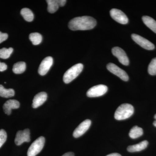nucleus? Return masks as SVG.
<instances>
[{
  "label": "nucleus",
  "instance_id": "c85d7f7f",
  "mask_svg": "<svg viewBox=\"0 0 156 156\" xmlns=\"http://www.w3.org/2000/svg\"><path fill=\"white\" fill-rule=\"evenodd\" d=\"M62 156H74V154L73 152H68Z\"/></svg>",
  "mask_w": 156,
  "mask_h": 156
},
{
  "label": "nucleus",
  "instance_id": "aec40b11",
  "mask_svg": "<svg viewBox=\"0 0 156 156\" xmlns=\"http://www.w3.org/2000/svg\"><path fill=\"white\" fill-rule=\"evenodd\" d=\"M15 94L14 89H6L2 85H0V96L2 97L10 98L13 97Z\"/></svg>",
  "mask_w": 156,
  "mask_h": 156
},
{
  "label": "nucleus",
  "instance_id": "6e6552de",
  "mask_svg": "<svg viewBox=\"0 0 156 156\" xmlns=\"http://www.w3.org/2000/svg\"><path fill=\"white\" fill-rule=\"evenodd\" d=\"M112 18L119 23L126 24L128 23V19L126 14L119 9H112L110 11Z\"/></svg>",
  "mask_w": 156,
  "mask_h": 156
},
{
  "label": "nucleus",
  "instance_id": "f8f14e48",
  "mask_svg": "<svg viewBox=\"0 0 156 156\" xmlns=\"http://www.w3.org/2000/svg\"><path fill=\"white\" fill-rule=\"evenodd\" d=\"M91 125V120L89 119L85 120L76 128L73 133V136L75 138H78L82 136L88 131Z\"/></svg>",
  "mask_w": 156,
  "mask_h": 156
},
{
  "label": "nucleus",
  "instance_id": "0eeeda50",
  "mask_svg": "<svg viewBox=\"0 0 156 156\" xmlns=\"http://www.w3.org/2000/svg\"><path fill=\"white\" fill-rule=\"evenodd\" d=\"M107 68L109 71L117 76L122 80L128 81L129 80V77L126 72L118 67L115 64L112 63H108L107 66Z\"/></svg>",
  "mask_w": 156,
  "mask_h": 156
},
{
  "label": "nucleus",
  "instance_id": "b1692460",
  "mask_svg": "<svg viewBox=\"0 0 156 156\" xmlns=\"http://www.w3.org/2000/svg\"><path fill=\"white\" fill-rule=\"evenodd\" d=\"M148 72L151 75H156V57L154 58L149 65Z\"/></svg>",
  "mask_w": 156,
  "mask_h": 156
},
{
  "label": "nucleus",
  "instance_id": "7c9ffc66",
  "mask_svg": "<svg viewBox=\"0 0 156 156\" xmlns=\"http://www.w3.org/2000/svg\"><path fill=\"white\" fill-rule=\"evenodd\" d=\"M153 125L154 126H155V127H156V120L154 122Z\"/></svg>",
  "mask_w": 156,
  "mask_h": 156
},
{
  "label": "nucleus",
  "instance_id": "dca6fc26",
  "mask_svg": "<svg viewBox=\"0 0 156 156\" xmlns=\"http://www.w3.org/2000/svg\"><path fill=\"white\" fill-rule=\"evenodd\" d=\"M142 20L146 26L156 34V21L153 18L149 16H144L142 17Z\"/></svg>",
  "mask_w": 156,
  "mask_h": 156
},
{
  "label": "nucleus",
  "instance_id": "ddd939ff",
  "mask_svg": "<svg viewBox=\"0 0 156 156\" xmlns=\"http://www.w3.org/2000/svg\"><path fill=\"white\" fill-rule=\"evenodd\" d=\"M20 103L18 101L11 99L7 101L3 105V109L5 113L8 115H10L11 113V110L13 109H17L19 108Z\"/></svg>",
  "mask_w": 156,
  "mask_h": 156
},
{
  "label": "nucleus",
  "instance_id": "bb28decb",
  "mask_svg": "<svg viewBox=\"0 0 156 156\" xmlns=\"http://www.w3.org/2000/svg\"><path fill=\"white\" fill-rule=\"evenodd\" d=\"M7 69V66L4 62H0V72H3Z\"/></svg>",
  "mask_w": 156,
  "mask_h": 156
},
{
  "label": "nucleus",
  "instance_id": "c756f323",
  "mask_svg": "<svg viewBox=\"0 0 156 156\" xmlns=\"http://www.w3.org/2000/svg\"><path fill=\"white\" fill-rule=\"evenodd\" d=\"M106 156H122L119 154L118 153H112Z\"/></svg>",
  "mask_w": 156,
  "mask_h": 156
},
{
  "label": "nucleus",
  "instance_id": "5701e85b",
  "mask_svg": "<svg viewBox=\"0 0 156 156\" xmlns=\"http://www.w3.org/2000/svg\"><path fill=\"white\" fill-rule=\"evenodd\" d=\"M13 52V49L10 48L9 49L3 48L0 49V58L3 59H6L10 57Z\"/></svg>",
  "mask_w": 156,
  "mask_h": 156
},
{
  "label": "nucleus",
  "instance_id": "9d476101",
  "mask_svg": "<svg viewBox=\"0 0 156 156\" xmlns=\"http://www.w3.org/2000/svg\"><path fill=\"white\" fill-rule=\"evenodd\" d=\"M30 131L29 129H26L23 131H19L16 134L15 143L17 145H20L23 143L30 141Z\"/></svg>",
  "mask_w": 156,
  "mask_h": 156
},
{
  "label": "nucleus",
  "instance_id": "1a4fd4ad",
  "mask_svg": "<svg viewBox=\"0 0 156 156\" xmlns=\"http://www.w3.org/2000/svg\"><path fill=\"white\" fill-rule=\"evenodd\" d=\"M113 55L119 59L120 63L125 66H128L129 60L126 52L122 48L119 47H114L112 49Z\"/></svg>",
  "mask_w": 156,
  "mask_h": 156
},
{
  "label": "nucleus",
  "instance_id": "6ab92c4d",
  "mask_svg": "<svg viewBox=\"0 0 156 156\" xmlns=\"http://www.w3.org/2000/svg\"><path fill=\"white\" fill-rule=\"evenodd\" d=\"M20 14L25 20L28 22H31L33 20L34 14L32 11L28 8H23L20 11Z\"/></svg>",
  "mask_w": 156,
  "mask_h": 156
},
{
  "label": "nucleus",
  "instance_id": "39448f33",
  "mask_svg": "<svg viewBox=\"0 0 156 156\" xmlns=\"http://www.w3.org/2000/svg\"><path fill=\"white\" fill-rule=\"evenodd\" d=\"M108 87L104 85H98L89 89L87 91V96L90 98L97 97L105 94L108 91Z\"/></svg>",
  "mask_w": 156,
  "mask_h": 156
},
{
  "label": "nucleus",
  "instance_id": "f03ea898",
  "mask_svg": "<svg viewBox=\"0 0 156 156\" xmlns=\"http://www.w3.org/2000/svg\"><path fill=\"white\" fill-rule=\"evenodd\" d=\"M134 112L133 106L129 104L121 105L115 112V118L117 120L126 119L132 115Z\"/></svg>",
  "mask_w": 156,
  "mask_h": 156
},
{
  "label": "nucleus",
  "instance_id": "cd10ccee",
  "mask_svg": "<svg viewBox=\"0 0 156 156\" xmlns=\"http://www.w3.org/2000/svg\"><path fill=\"white\" fill-rule=\"evenodd\" d=\"M57 2L59 7H63L66 2V0H57Z\"/></svg>",
  "mask_w": 156,
  "mask_h": 156
},
{
  "label": "nucleus",
  "instance_id": "9b49d317",
  "mask_svg": "<svg viewBox=\"0 0 156 156\" xmlns=\"http://www.w3.org/2000/svg\"><path fill=\"white\" fill-rule=\"evenodd\" d=\"M53 64V58L48 56L43 59L38 69V73L41 76H44L49 71Z\"/></svg>",
  "mask_w": 156,
  "mask_h": 156
},
{
  "label": "nucleus",
  "instance_id": "393cba45",
  "mask_svg": "<svg viewBox=\"0 0 156 156\" xmlns=\"http://www.w3.org/2000/svg\"><path fill=\"white\" fill-rule=\"evenodd\" d=\"M7 138V134L6 131L3 129L0 130V148L5 142Z\"/></svg>",
  "mask_w": 156,
  "mask_h": 156
},
{
  "label": "nucleus",
  "instance_id": "2eb2a0df",
  "mask_svg": "<svg viewBox=\"0 0 156 156\" xmlns=\"http://www.w3.org/2000/svg\"><path fill=\"white\" fill-rule=\"evenodd\" d=\"M148 142L147 140H144L142 142L134 145L129 146L127 148V150L130 152H135L144 150L147 147Z\"/></svg>",
  "mask_w": 156,
  "mask_h": 156
},
{
  "label": "nucleus",
  "instance_id": "2f4dec72",
  "mask_svg": "<svg viewBox=\"0 0 156 156\" xmlns=\"http://www.w3.org/2000/svg\"><path fill=\"white\" fill-rule=\"evenodd\" d=\"M154 119L156 120V114L154 115Z\"/></svg>",
  "mask_w": 156,
  "mask_h": 156
},
{
  "label": "nucleus",
  "instance_id": "412c9836",
  "mask_svg": "<svg viewBox=\"0 0 156 156\" xmlns=\"http://www.w3.org/2000/svg\"><path fill=\"white\" fill-rule=\"evenodd\" d=\"M48 4V10L50 13H54L58 10V6L57 0H47Z\"/></svg>",
  "mask_w": 156,
  "mask_h": 156
},
{
  "label": "nucleus",
  "instance_id": "f3484780",
  "mask_svg": "<svg viewBox=\"0 0 156 156\" xmlns=\"http://www.w3.org/2000/svg\"><path fill=\"white\" fill-rule=\"evenodd\" d=\"M143 134L142 128L137 126H135L131 128L129 132V135L132 139H136L142 136Z\"/></svg>",
  "mask_w": 156,
  "mask_h": 156
},
{
  "label": "nucleus",
  "instance_id": "4468645a",
  "mask_svg": "<svg viewBox=\"0 0 156 156\" xmlns=\"http://www.w3.org/2000/svg\"><path fill=\"white\" fill-rule=\"evenodd\" d=\"M48 98V95L45 92H41L38 93L34 97L33 101L32 107L33 108H36L42 105Z\"/></svg>",
  "mask_w": 156,
  "mask_h": 156
},
{
  "label": "nucleus",
  "instance_id": "a211bd4d",
  "mask_svg": "<svg viewBox=\"0 0 156 156\" xmlns=\"http://www.w3.org/2000/svg\"><path fill=\"white\" fill-rule=\"evenodd\" d=\"M26 64L24 62H19L14 64L13 68V72L16 74H21L25 71Z\"/></svg>",
  "mask_w": 156,
  "mask_h": 156
},
{
  "label": "nucleus",
  "instance_id": "7ed1b4c3",
  "mask_svg": "<svg viewBox=\"0 0 156 156\" xmlns=\"http://www.w3.org/2000/svg\"><path fill=\"white\" fill-rule=\"evenodd\" d=\"M83 65L82 63H78L67 70L65 73L63 80L65 83L68 84L75 79L82 72Z\"/></svg>",
  "mask_w": 156,
  "mask_h": 156
},
{
  "label": "nucleus",
  "instance_id": "423d86ee",
  "mask_svg": "<svg viewBox=\"0 0 156 156\" xmlns=\"http://www.w3.org/2000/svg\"><path fill=\"white\" fill-rule=\"evenodd\" d=\"M131 38L136 44L146 50H153L154 49L155 46L153 43L139 35L132 34Z\"/></svg>",
  "mask_w": 156,
  "mask_h": 156
},
{
  "label": "nucleus",
  "instance_id": "4be33fe9",
  "mask_svg": "<svg viewBox=\"0 0 156 156\" xmlns=\"http://www.w3.org/2000/svg\"><path fill=\"white\" fill-rule=\"evenodd\" d=\"M29 39L34 45H37L41 43L42 36L38 33H33L30 34Z\"/></svg>",
  "mask_w": 156,
  "mask_h": 156
},
{
  "label": "nucleus",
  "instance_id": "f257e3e1",
  "mask_svg": "<svg viewBox=\"0 0 156 156\" xmlns=\"http://www.w3.org/2000/svg\"><path fill=\"white\" fill-rule=\"evenodd\" d=\"M97 24L96 20L89 16H82L73 18L69 23V28L72 30H85L92 29Z\"/></svg>",
  "mask_w": 156,
  "mask_h": 156
},
{
  "label": "nucleus",
  "instance_id": "a878e982",
  "mask_svg": "<svg viewBox=\"0 0 156 156\" xmlns=\"http://www.w3.org/2000/svg\"><path fill=\"white\" fill-rule=\"evenodd\" d=\"M8 38V34L6 33H3L0 31V44L5 41Z\"/></svg>",
  "mask_w": 156,
  "mask_h": 156
},
{
  "label": "nucleus",
  "instance_id": "20e7f679",
  "mask_svg": "<svg viewBox=\"0 0 156 156\" xmlns=\"http://www.w3.org/2000/svg\"><path fill=\"white\" fill-rule=\"evenodd\" d=\"M45 139L44 136H40L36 140L29 148L27 156H35L43 149L44 145Z\"/></svg>",
  "mask_w": 156,
  "mask_h": 156
}]
</instances>
